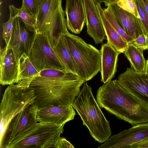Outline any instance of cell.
Returning <instances> with one entry per match:
<instances>
[{
	"label": "cell",
	"mask_w": 148,
	"mask_h": 148,
	"mask_svg": "<svg viewBox=\"0 0 148 148\" xmlns=\"http://www.w3.org/2000/svg\"><path fill=\"white\" fill-rule=\"evenodd\" d=\"M18 68L17 77L16 83L21 80L32 79L40 76L39 72L31 62L29 56L23 53L18 61Z\"/></svg>",
	"instance_id": "cell-22"
},
{
	"label": "cell",
	"mask_w": 148,
	"mask_h": 148,
	"mask_svg": "<svg viewBox=\"0 0 148 148\" xmlns=\"http://www.w3.org/2000/svg\"><path fill=\"white\" fill-rule=\"evenodd\" d=\"M22 7L25 8L35 19L38 14L40 0H22Z\"/></svg>",
	"instance_id": "cell-29"
},
{
	"label": "cell",
	"mask_w": 148,
	"mask_h": 148,
	"mask_svg": "<svg viewBox=\"0 0 148 148\" xmlns=\"http://www.w3.org/2000/svg\"><path fill=\"white\" fill-rule=\"evenodd\" d=\"M148 148V138L132 145L130 148Z\"/></svg>",
	"instance_id": "cell-32"
},
{
	"label": "cell",
	"mask_w": 148,
	"mask_h": 148,
	"mask_svg": "<svg viewBox=\"0 0 148 148\" xmlns=\"http://www.w3.org/2000/svg\"><path fill=\"white\" fill-rule=\"evenodd\" d=\"M117 80L128 92L148 106V73L137 72L127 67L119 75Z\"/></svg>",
	"instance_id": "cell-10"
},
{
	"label": "cell",
	"mask_w": 148,
	"mask_h": 148,
	"mask_svg": "<svg viewBox=\"0 0 148 148\" xmlns=\"http://www.w3.org/2000/svg\"><path fill=\"white\" fill-rule=\"evenodd\" d=\"M67 28L72 33L79 34L86 21L84 0H66L65 10Z\"/></svg>",
	"instance_id": "cell-16"
},
{
	"label": "cell",
	"mask_w": 148,
	"mask_h": 148,
	"mask_svg": "<svg viewBox=\"0 0 148 148\" xmlns=\"http://www.w3.org/2000/svg\"><path fill=\"white\" fill-rule=\"evenodd\" d=\"M148 138V123L133 126L110 136L101 148H130L133 144Z\"/></svg>",
	"instance_id": "cell-12"
},
{
	"label": "cell",
	"mask_w": 148,
	"mask_h": 148,
	"mask_svg": "<svg viewBox=\"0 0 148 148\" xmlns=\"http://www.w3.org/2000/svg\"><path fill=\"white\" fill-rule=\"evenodd\" d=\"M103 8V12L106 17L114 29L128 43L132 42L134 39L127 35L117 21L111 9L109 6Z\"/></svg>",
	"instance_id": "cell-24"
},
{
	"label": "cell",
	"mask_w": 148,
	"mask_h": 148,
	"mask_svg": "<svg viewBox=\"0 0 148 148\" xmlns=\"http://www.w3.org/2000/svg\"><path fill=\"white\" fill-rule=\"evenodd\" d=\"M73 148V145L64 138L60 136L57 139L53 148Z\"/></svg>",
	"instance_id": "cell-31"
},
{
	"label": "cell",
	"mask_w": 148,
	"mask_h": 148,
	"mask_svg": "<svg viewBox=\"0 0 148 148\" xmlns=\"http://www.w3.org/2000/svg\"><path fill=\"white\" fill-rule=\"evenodd\" d=\"M52 47L64 69L68 73L77 75L73 59L64 35L60 37L56 45Z\"/></svg>",
	"instance_id": "cell-20"
},
{
	"label": "cell",
	"mask_w": 148,
	"mask_h": 148,
	"mask_svg": "<svg viewBox=\"0 0 148 148\" xmlns=\"http://www.w3.org/2000/svg\"><path fill=\"white\" fill-rule=\"evenodd\" d=\"M64 36L77 76L85 82L91 79L101 71L100 50L69 32Z\"/></svg>",
	"instance_id": "cell-5"
},
{
	"label": "cell",
	"mask_w": 148,
	"mask_h": 148,
	"mask_svg": "<svg viewBox=\"0 0 148 148\" xmlns=\"http://www.w3.org/2000/svg\"><path fill=\"white\" fill-rule=\"evenodd\" d=\"M96 98L100 107L133 126L148 123V106L127 91L117 79L100 87Z\"/></svg>",
	"instance_id": "cell-1"
},
{
	"label": "cell",
	"mask_w": 148,
	"mask_h": 148,
	"mask_svg": "<svg viewBox=\"0 0 148 148\" xmlns=\"http://www.w3.org/2000/svg\"><path fill=\"white\" fill-rule=\"evenodd\" d=\"M132 43L138 48L148 50V35L143 34L134 39Z\"/></svg>",
	"instance_id": "cell-30"
},
{
	"label": "cell",
	"mask_w": 148,
	"mask_h": 148,
	"mask_svg": "<svg viewBox=\"0 0 148 148\" xmlns=\"http://www.w3.org/2000/svg\"><path fill=\"white\" fill-rule=\"evenodd\" d=\"M72 106L95 140L102 143L109 138L112 133L110 122L95 98L91 87L87 83L84 84Z\"/></svg>",
	"instance_id": "cell-3"
},
{
	"label": "cell",
	"mask_w": 148,
	"mask_h": 148,
	"mask_svg": "<svg viewBox=\"0 0 148 148\" xmlns=\"http://www.w3.org/2000/svg\"><path fill=\"white\" fill-rule=\"evenodd\" d=\"M87 32L96 44L102 43L106 34L97 4L93 0H84Z\"/></svg>",
	"instance_id": "cell-14"
},
{
	"label": "cell",
	"mask_w": 148,
	"mask_h": 148,
	"mask_svg": "<svg viewBox=\"0 0 148 148\" xmlns=\"http://www.w3.org/2000/svg\"><path fill=\"white\" fill-rule=\"evenodd\" d=\"M10 13L16 17H20L27 28L30 32H35L36 19L25 8L21 6L18 8L13 5H9Z\"/></svg>",
	"instance_id": "cell-23"
},
{
	"label": "cell",
	"mask_w": 148,
	"mask_h": 148,
	"mask_svg": "<svg viewBox=\"0 0 148 148\" xmlns=\"http://www.w3.org/2000/svg\"><path fill=\"white\" fill-rule=\"evenodd\" d=\"M86 82L73 74L63 77L33 78L29 86L34 90L38 108L50 106H71Z\"/></svg>",
	"instance_id": "cell-2"
},
{
	"label": "cell",
	"mask_w": 148,
	"mask_h": 148,
	"mask_svg": "<svg viewBox=\"0 0 148 148\" xmlns=\"http://www.w3.org/2000/svg\"><path fill=\"white\" fill-rule=\"evenodd\" d=\"M35 101L14 116L0 138V148H11L37 124L38 108Z\"/></svg>",
	"instance_id": "cell-7"
},
{
	"label": "cell",
	"mask_w": 148,
	"mask_h": 148,
	"mask_svg": "<svg viewBox=\"0 0 148 148\" xmlns=\"http://www.w3.org/2000/svg\"><path fill=\"white\" fill-rule=\"evenodd\" d=\"M143 51L131 42L128 44L123 53L130 62L131 68L137 72H144L145 71L146 60L143 54Z\"/></svg>",
	"instance_id": "cell-21"
},
{
	"label": "cell",
	"mask_w": 148,
	"mask_h": 148,
	"mask_svg": "<svg viewBox=\"0 0 148 148\" xmlns=\"http://www.w3.org/2000/svg\"><path fill=\"white\" fill-rule=\"evenodd\" d=\"M30 81L24 80L9 85L3 95L0 104V138L11 119L32 102L35 97Z\"/></svg>",
	"instance_id": "cell-6"
},
{
	"label": "cell",
	"mask_w": 148,
	"mask_h": 148,
	"mask_svg": "<svg viewBox=\"0 0 148 148\" xmlns=\"http://www.w3.org/2000/svg\"><path fill=\"white\" fill-rule=\"evenodd\" d=\"M63 131V126L39 122L11 148H53Z\"/></svg>",
	"instance_id": "cell-8"
},
{
	"label": "cell",
	"mask_w": 148,
	"mask_h": 148,
	"mask_svg": "<svg viewBox=\"0 0 148 148\" xmlns=\"http://www.w3.org/2000/svg\"><path fill=\"white\" fill-rule=\"evenodd\" d=\"M145 72L146 73H148V58L146 61V68Z\"/></svg>",
	"instance_id": "cell-35"
},
{
	"label": "cell",
	"mask_w": 148,
	"mask_h": 148,
	"mask_svg": "<svg viewBox=\"0 0 148 148\" xmlns=\"http://www.w3.org/2000/svg\"><path fill=\"white\" fill-rule=\"evenodd\" d=\"M148 15V0H142Z\"/></svg>",
	"instance_id": "cell-34"
},
{
	"label": "cell",
	"mask_w": 148,
	"mask_h": 148,
	"mask_svg": "<svg viewBox=\"0 0 148 148\" xmlns=\"http://www.w3.org/2000/svg\"><path fill=\"white\" fill-rule=\"evenodd\" d=\"M0 84L3 86L16 83L18 64L14 52L5 46L0 50Z\"/></svg>",
	"instance_id": "cell-17"
},
{
	"label": "cell",
	"mask_w": 148,
	"mask_h": 148,
	"mask_svg": "<svg viewBox=\"0 0 148 148\" xmlns=\"http://www.w3.org/2000/svg\"><path fill=\"white\" fill-rule=\"evenodd\" d=\"M107 6L110 7L118 23L127 35L135 39L146 34L140 19L123 10L115 2Z\"/></svg>",
	"instance_id": "cell-15"
},
{
	"label": "cell",
	"mask_w": 148,
	"mask_h": 148,
	"mask_svg": "<svg viewBox=\"0 0 148 148\" xmlns=\"http://www.w3.org/2000/svg\"><path fill=\"white\" fill-rule=\"evenodd\" d=\"M101 81L104 84L111 80L117 71L120 54L108 42L102 44L101 49Z\"/></svg>",
	"instance_id": "cell-18"
},
{
	"label": "cell",
	"mask_w": 148,
	"mask_h": 148,
	"mask_svg": "<svg viewBox=\"0 0 148 148\" xmlns=\"http://www.w3.org/2000/svg\"><path fill=\"white\" fill-rule=\"evenodd\" d=\"M28 56L39 72L48 69H64L53 49L48 37L45 35L37 33Z\"/></svg>",
	"instance_id": "cell-9"
},
{
	"label": "cell",
	"mask_w": 148,
	"mask_h": 148,
	"mask_svg": "<svg viewBox=\"0 0 148 148\" xmlns=\"http://www.w3.org/2000/svg\"><path fill=\"white\" fill-rule=\"evenodd\" d=\"M71 74L64 69L53 68L44 69L39 72L40 76L49 78L65 77Z\"/></svg>",
	"instance_id": "cell-26"
},
{
	"label": "cell",
	"mask_w": 148,
	"mask_h": 148,
	"mask_svg": "<svg viewBox=\"0 0 148 148\" xmlns=\"http://www.w3.org/2000/svg\"><path fill=\"white\" fill-rule=\"evenodd\" d=\"M99 15L101 19L107 42L120 54L123 53L126 49L128 43L117 32L106 17L101 4H97Z\"/></svg>",
	"instance_id": "cell-19"
},
{
	"label": "cell",
	"mask_w": 148,
	"mask_h": 148,
	"mask_svg": "<svg viewBox=\"0 0 148 148\" xmlns=\"http://www.w3.org/2000/svg\"><path fill=\"white\" fill-rule=\"evenodd\" d=\"M96 4H101L102 3H104L106 6H107L115 2L116 0H93Z\"/></svg>",
	"instance_id": "cell-33"
},
{
	"label": "cell",
	"mask_w": 148,
	"mask_h": 148,
	"mask_svg": "<svg viewBox=\"0 0 148 148\" xmlns=\"http://www.w3.org/2000/svg\"><path fill=\"white\" fill-rule=\"evenodd\" d=\"M145 33L148 35V15L142 0H134Z\"/></svg>",
	"instance_id": "cell-28"
},
{
	"label": "cell",
	"mask_w": 148,
	"mask_h": 148,
	"mask_svg": "<svg viewBox=\"0 0 148 148\" xmlns=\"http://www.w3.org/2000/svg\"><path fill=\"white\" fill-rule=\"evenodd\" d=\"M115 3L123 10L140 19L134 0H116Z\"/></svg>",
	"instance_id": "cell-25"
},
{
	"label": "cell",
	"mask_w": 148,
	"mask_h": 148,
	"mask_svg": "<svg viewBox=\"0 0 148 148\" xmlns=\"http://www.w3.org/2000/svg\"><path fill=\"white\" fill-rule=\"evenodd\" d=\"M65 15L62 0H40L36 19V32L47 36L52 47L62 35L69 32Z\"/></svg>",
	"instance_id": "cell-4"
},
{
	"label": "cell",
	"mask_w": 148,
	"mask_h": 148,
	"mask_svg": "<svg viewBox=\"0 0 148 148\" xmlns=\"http://www.w3.org/2000/svg\"><path fill=\"white\" fill-rule=\"evenodd\" d=\"M16 17L10 13L9 18L7 22L2 23V38L5 42L6 45L8 44L11 35L13 20Z\"/></svg>",
	"instance_id": "cell-27"
},
{
	"label": "cell",
	"mask_w": 148,
	"mask_h": 148,
	"mask_svg": "<svg viewBox=\"0 0 148 148\" xmlns=\"http://www.w3.org/2000/svg\"><path fill=\"white\" fill-rule=\"evenodd\" d=\"M36 34V32L28 30L20 17L15 18L7 46L12 49L18 61L23 53L29 55Z\"/></svg>",
	"instance_id": "cell-11"
},
{
	"label": "cell",
	"mask_w": 148,
	"mask_h": 148,
	"mask_svg": "<svg viewBox=\"0 0 148 148\" xmlns=\"http://www.w3.org/2000/svg\"><path fill=\"white\" fill-rule=\"evenodd\" d=\"M72 106L68 107L50 106L38 109V122L64 126L74 119L75 112Z\"/></svg>",
	"instance_id": "cell-13"
}]
</instances>
